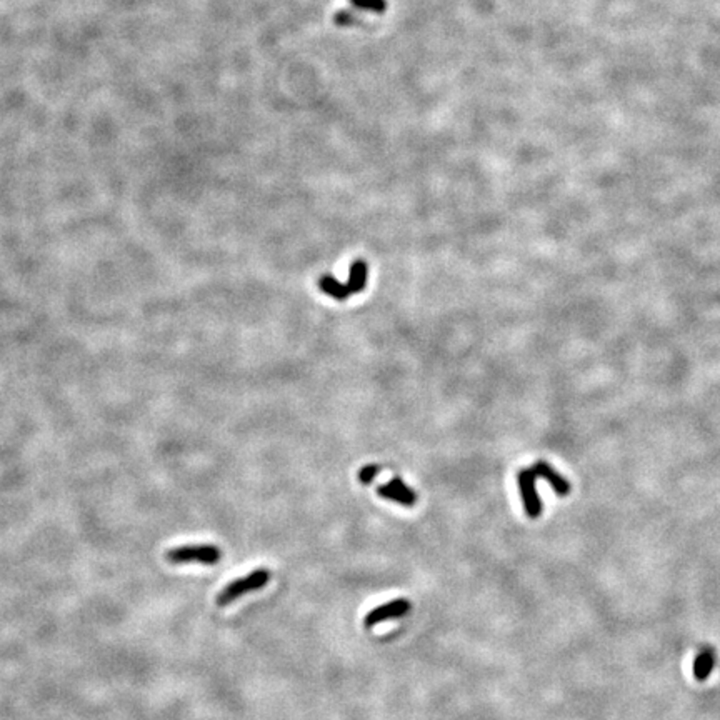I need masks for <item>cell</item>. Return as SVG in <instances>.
Here are the masks:
<instances>
[{"mask_svg": "<svg viewBox=\"0 0 720 720\" xmlns=\"http://www.w3.org/2000/svg\"><path fill=\"white\" fill-rule=\"evenodd\" d=\"M317 285H319L320 291L326 292L328 297L335 298V300H340V302L342 300H347V298L352 296V293H350V291H349V287H347V284L345 285L340 284L339 280H337L335 277H332V275H328V274L322 275V277L319 279Z\"/></svg>", "mask_w": 720, "mask_h": 720, "instance_id": "8", "label": "cell"}, {"mask_svg": "<svg viewBox=\"0 0 720 720\" xmlns=\"http://www.w3.org/2000/svg\"><path fill=\"white\" fill-rule=\"evenodd\" d=\"M532 471L535 472V476L542 477L544 480H547L548 484L552 485V489L557 492V495H560V497H565V495H567L569 492H570V484H569V482L565 480V478L562 477L560 473H557L554 469H552L548 464L537 462L535 465H532Z\"/></svg>", "mask_w": 720, "mask_h": 720, "instance_id": "6", "label": "cell"}, {"mask_svg": "<svg viewBox=\"0 0 720 720\" xmlns=\"http://www.w3.org/2000/svg\"><path fill=\"white\" fill-rule=\"evenodd\" d=\"M410 609L412 605L407 599H395L392 602L372 609L364 618V623H366V627H374L377 623L392 621V618L406 617L410 612Z\"/></svg>", "mask_w": 720, "mask_h": 720, "instance_id": "4", "label": "cell"}, {"mask_svg": "<svg viewBox=\"0 0 720 720\" xmlns=\"http://www.w3.org/2000/svg\"><path fill=\"white\" fill-rule=\"evenodd\" d=\"M350 2L357 8H360V11L374 12V14H382V12L387 8L385 0H350Z\"/></svg>", "mask_w": 720, "mask_h": 720, "instance_id": "10", "label": "cell"}, {"mask_svg": "<svg viewBox=\"0 0 720 720\" xmlns=\"http://www.w3.org/2000/svg\"><path fill=\"white\" fill-rule=\"evenodd\" d=\"M222 552L217 546L210 544H197V546H180L170 548L165 554V559L170 564H200V565H215L221 560Z\"/></svg>", "mask_w": 720, "mask_h": 720, "instance_id": "1", "label": "cell"}, {"mask_svg": "<svg viewBox=\"0 0 720 720\" xmlns=\"http://www.w3.org/2000/svg\"><path fill=\"white\" fill-rule=\"evenodd\" d=\"M535 480H537V476L530 469H524L517 473V484H519L520 495L524 499V507L527 515L532 517V519H537V517L542 513V502H540V497L537 494V487H535Z\"/></svg>", "mask_w": 720, "mask_h": 720, "instance_id": "3", "label": "cell"}, {"mask_svg": "<svg viewBox=\"0 0 720 720\" xmlns=\"http://www.w3.org/2000/svg\"><path fill=\"white\" fill-rule=\"evenodd\" d=\"M715 665V651L712 647H704L697 653L693 660V675L697 680H705L712 674Z\"/></svg>", "mask_w": 720, "mask_h": 720, "instance_id": "7", "label": "cell"}, {"mask_svg": "<svg viewBox=\"0 0 720 720\" xmlns=\"http://www.w3.org/2000/svg\"><path fill=\"white\" fill-rule=\"evenodd\" d=\"M270 581V570L267 569H257L254 572H250L247 577L237 579V581L230 582L229 586L223 587V590L217 595V604L221 607H226L234 602V600L239 599L249 592L261 590L267 582Z\"/></svg>", "mask_w": 720, "mask_h": 720, "instance_id": "2", "label": "cell"}, {"mask_svg": "<svg viewBox=\"0 0 720 720\" xmlns=\"http://www.w3.org/2000/svg\"><path fill=\"white\" fill-rule=\"evenodd\" d=\"M333 22H335L337 25H340V27H350V25L359 24V20L355 19L350 12H344V11H340L339 14L333 17Z\"/></svg>", "mask_w": 720, "mask_h": 720, "instance_id": "12", "label": "cell"}, {"mask_svg": "<svg viewBox=\"0 0 720 720\" xmlns=\"http://www.w3.org/2000/svg\"><path fill=\"white\" fill-rule=\"evenodd\" d=\"M377 494H379L382 499H389L392 500V502H397L406 507H412L417 502V494L403 484L401 477H394L389 484L380 485L379 489H377Z\"/></svg>", "mask_w": 720, "mask_h": 720, "instance_id": "5", "label": "cell"}, {"mask_svg": "<svg viewBox=\"0 0 720 720\" xmlns=\"http://www.w3.org/2000/svg\"><path fill=\"white\" fill-rule=\"evenodd\" d=\"M379 472H380V465L368 464V465H366V467L362 469V471L359 472V480L362 482L364 485L372 484V480H374V478L379 476Z\"/></svg>", "mask_w": 720, "mask_h": 720, "instance_id": "11", "label": "cell"}, {"mask_svg": "<svg viewBox=\"0 0 720 720\" xmlns=\"http://www.w3.org/2000/svg\"><path fill=\"white\" fill-rule=\"evenodd\" d=\"M367 262L366 261H355L352 265H350L349 270V280H347V287H349L350 293L362 292L367 285Z\"/></svg>", "mask_w": 720, "mask_h": 720, "instance_id": "9", "label": "cell"}]
</instances>
